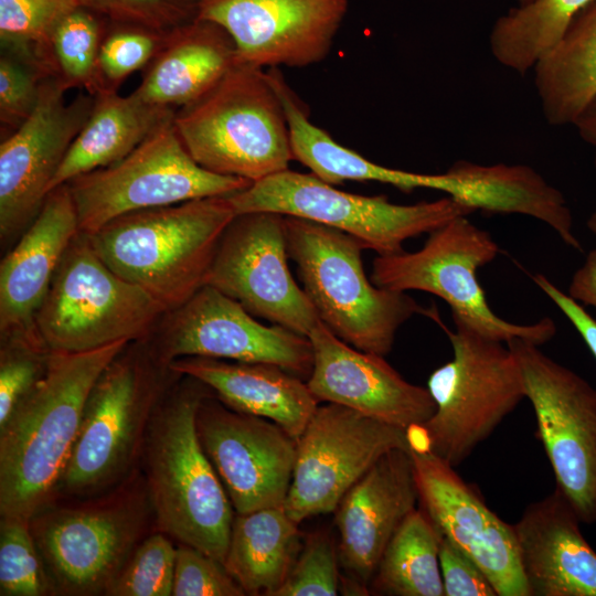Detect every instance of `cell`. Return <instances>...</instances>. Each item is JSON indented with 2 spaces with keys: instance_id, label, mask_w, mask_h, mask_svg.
I'll return each instance as SVG.
<instances>
[{
  "instance_id": "obj_1",
  "label": "cell",
  "mask_w": 596,
  "mask_h": 596,
  "mask_svg": "<svg viewBox=\"0 0 596 596\" xmlns=\"http://www.w3.org/2000/svg\"><path fill=\"white\" fill-rule=\"evenodd\" d=\"M129 341L50 352L44 374L0 425V514L31 520L57 489L87 396Z\"/></svg>"
},
{
  "instance_id": "obj_2",
  "label": "cell",
  "mask_w": 596,
  "mask_h": 596,
  "mask_svg": "<svg viewBox=\"0 0 596 596\" xmlns=\"http://www.w3.org/2000/svg\"><path fill=\"white\" fill-rule=\"evenodd\" d=\"M209 392L201 381L181 374L158 403L142 455L158 526L223 563L235 515L196 432V412Z\"/></svg>"
},
{
  "instance_id": "obj_3",
  "label": "cell",
  "mask_w": 596,
  "mask_h": 596,
  "mask_svg": "<svg viewBox=\"0 0 596 596\" xmlns=\"http://www.w3.org/2000/svg\"><path fill=\"white\" fill-rule=\"evenodd\" d=\"M235 215L227 196H211L130 212L88 235L110 269L169 311L205 286Z\"/></svg>"
},
{
  "instance_id": "obj_4",
  "label": "cell",
  "mask_w": 596,
  "mask_h": 596,
  "mask_svg": "<svg viewBox=\"0 0 596 596\" xmlns=\"http://www.w3.org/2000/svg\"><path fill=\"white\" fill-rule=\"evenodd\" d=\"M286 216V215H285ZM289 258L320 321L353 348L387 355L402 324L428 316L405 291L375 286L364 272L363 244L337 228L286 216Z\"/></svg>"
},
{
  "instance_id": "obj_5",
  "label": "cell",
  "mask_w": 596,
  "mask_h": 596,
  "mask_svg": "<svg viewBox=\"0 0 596 596\" xmlns=\"http://www.w3.org/2000/svg\"><path fill=\"white\" fill-rule=\"evenodd\" d=\"M173 125L195 162L214 173L256 182L294 160L284 106L266 72L247 64L178 109Z\"/></svg>"
},
{
  "instance_id": "obj_6",
  "label": "cell",
  "mask_w": 596,
  "mask_h": 596,
  "mask_svg": "<svg viewBox=\"0 0 596 596\" xmlns=\"http://www.w3.org/2000/svg\"><path fill=\"white\" fill-rule=\"evenodd\" d=\"M174 374L146 340L129 342L93 385L58 486L73 496L106 489L129 472Z\"/></svg>"
},
{
  "instance_id": "obj_7",
  "label": "cell",
  "mask_w": 596,
  "mask_h": 596,
  "mask_svg": "<svg viewBox=\"0 0 596 596\" xmlns=\"http://www.w3.org/2000/svg\"><path fill=\"white\" fill-rule=\"evenodd\" d=\"M432 319L447 334L453 359L427 380L436 409L422 427L428 449L455 468L526 398L525 389L519 362L505 342L457 319L450 330L437 311Z\"/></svg>"
},
{
  "instance_id": "obj_8",
  "label": "cell",
  "mask_w": 596,
  "mask_h": 596,
  "mask_svg": "<svg viewBox=\"0 0 596 596\" xmlns=\"http://www.w3.org/2000/svg\"><path fill=\"white\" fill-rule=\"evenodd\" d=\"M166 312L147 291L110 269L89 235L79 231L36 313L35 330L50 351L84 352L146 340Z\"/></svg>"
},
{
  "instance_id": "obj_9",
  "label": "cell",
  "mask_w": 596,
  "mask_h": 596,
  "mask_svg": "<svg viewBox=\"0 0 596 596\" xmlns=\"http://www.w3.org/2000/svg\"><path fill=\"white\" fill-rule=\"evenodd\" d=\"M499 252L489 232L473 224L468 215H460L429 233L416 252L377 255L371 280L391 290L433 294L450 307L453 319L489 338L505 343L524 339L541 347L556 334L552 318L544 317L530 324L509 322L496 315L487 301L477 273Z\"/></svg>"
},
{
  "instance_id": "obj_10",
  "label": "cell",
  "mask_w": 596,
  "mask_h": 596,
  "mask_svg": "<svg viewBox=\"0 0 596 596\" xmlns=\"http://www.w3.org/2000/svg\"><path fill=\"white\" fill-rule=\"evenodd\" d=\"M235 213L275 212L342 231L379 256L403 252V244L429 234L472 211L445 196L415 204H395L384 195L366 196L336 189L312 173L284 170L227 196Z\"/></svg>"
},
{
  "instance_id": "obj_11",
  "label": "cell",
  "mask_w": 596,
  "mask_h": 596,
  "mask_svg": "<svg viewBox=\"0 0 596 596\" xmlns=\"http://www.w3.org/2000/svg\"><path fill=\"white\" fill-rule=\"evenodd\" d=\"M252 183L214 173L196 163L181 142L173 119L124 159L67 182L79 231L86 234L130 212L228 196Z\"/></svg>"
},
{
  "instance_id": "obj_12",
  "label": "cell",
  "mask_w": 596,
  "mask_h": 596,
  "mask_svg": "<svg viewBox=\"0 0 596 596\" xmlns=\"http://www.w3.org/2000/svg\"><path fill=\"white\" fill-rule=\"evenodd\" d=\"M137 486L91 504L36 513L30 520L54 590L106 594L139 544L152 509L147 486Z\"/></svg>"
},
{
  "instance_id": "obj_13",
  "label": "cell",
  "mask_w": 596,
  "mask_h": 596,
  "mask_svg": "<svg viewBox=\"0 0 596 596\" xmlns=\"http://www.w3.org/2000/svg\"><path fill=\"white\" fill-rule=\"evenodd\" d=\"M507 344L519 362L556 487L582 523H595L596 387L531 341L512 339Z\"/></svg>"
},
{
  "instance_id": "obj_14",
  "label": "cell",
  "mask_w": 596,
  "mask_h": 596,
  "mask_svg": "<svg viewBox=\"0 0 596 596\" xmlns=\"http://www.w3.org/2000/svg\"><path fill=\"white\" fill-rule=\"evenodd\" d=\"M255 318L236 300L205 285L167 311L146 342L166 366L180 358L205 356L275 364L308 379L313 366L309 338Z\"/></svg>"
},
{
  "instance_id": "obj_15",
  "label": "cell",
  "mask_w": 596,
  "mask_h": 596,
  "mask_svg": "<svg viewBox=\"0 0 596 596\" xmlns=\"http://www.w3.org/2000/svg\"><path fill=\"white\" fill-rule=\"evenodd\" d=\"M396 448L409 450L406 429L340 404L319 405L296 439L287 514L299 523L336 511L347 491Z\"/></svg>"
},
{
  "instance_id": "obj_16",
  "label": "cell",
  "mask_w": 596,
  "mask_h": 596,
  "mask_svg": "<svg viewBox=\"0 0 596 596\" xmlns=\"http://www.w3.org/2000/svg\"><path fill=\"white\" fill-rule=\"evenodd\" d=\"M288 258L285 215L236 214L222 234L205 285L254 317L308 337L320 319L295 281Z\"/></svg>"
},
{
  "instance_id": "obj_17",
  "label": "cell",
  "mask_w": 596,
  "mask_h": 596,
  "mask_svg": "<svg viewBox=\"0 0 596 596\" xmlns=\"http://www.w3.org/2000/svg\"><path fill=\"white\" fill-rule=\"evenodd\" d=\"M52 76L40 89L32 114L0 143V238L15 243L40 212L51 182L86 123L94 96L72 102Z\"/></svg>"
},
{
  "instance_id": "obj_18",
  "label": "cell",
  "mask_w": 596,
  "mask_h": 596,
  "mask_svg": "<svg viewBox=\"0 0 596 596\" xmlns=\"http://www.w3.org/2000/svg\"><path fill=\"white\" fill-rule=\"evenodd\" d=\"M196 432L235 513L284 505L296 460V439L284 428L230 408L210 390Z\"/></svg>"
},
{
  "instance_id": "obj_19",
  "label": "cell",
  "mask_w": 596,
  "mask_h": 596,
  "mask_svg": "<svg viewBox=\"0 0 596 596\" xmlns=\"http://www.w3.org/2000/svg\"><path fill=\"white\" fill-rule=\"evenodd\" d=\"M198 18L232 36L238 63L307 67L323 61L349 0H196Z\"/></svg>"
},
{
  "instance_id": "obj_20",
  "label": "cell",
  "mask_w": 596,
  "mask_h": 596,
  "mask_svg": "<svg viewBox=\"0 0 596 596\" xmlns=\"http://www.w3.org/2000/svg\"><path fill=\"white\" fill-rule=\"evenodd\" d=\"M418 501L441 535L481 568L499 596H531L513 524L429 449L411 446Z\"/></svg>"
},
{
  "instance_id": "obj_21",
  "label": "cell",
  "mask_w": 596,
  "mask_h": 596,
  "mask_svg": "<svg viewBox=\"0 0 596 596\" xmlns=\"http://www.w3.org/2000/svg\"><path fill=\"white\" fill-rule=\"evenodd\" d=\"M308 338L313 366L307 384L319 402L336 403L408 430L436 405L427 387L407 382L384 356L353 348L319 321Z\"/></svg>"
},
{
  "instance_id": "obj_22",
  "label": "cell",
  "mask_w": 596,
  "mask_h": 596,
  "mask_svg": "<svg viewBox=\"0 0 596 596\" xmlns=\"http://www.w3.org/2000/svg\"><path fill=\"white\" fill-rule=\"evenodd\" d=\"M418 489L409 450L384 454L343 496L336 509L339 562L366 585L405 518L416 509Z\"/></svg>"
},
{
  "instance_id": "obj_23",
  "label": "cell",
  "mask_w": 596,
  "mask_h": 596,
  "mask_svg": "<svg viewBox=\"0 0 596 596\" xmlns=\"http://www.w3.org/2000/svg\"><path fill=\"white\" fill-rule=\"evenodd\" d=\"M79 232L67 183L49 192L0 264V336H38L35 317L57 267Z\"/></svg>"
},
{
  "instance_id": "obj_24",
  "label": "cell",
  "mask_w": 596,
  "mask_h": 596,
  "mask_svg": "<svg viewBox=\"0 0 596 596\" xmlns=\"http://www.w3.org/2000/svg\"><path fill=\"white\" fill-rule=\"evenodd\" d=\"M581 523L555 486L513 524L531 596H596V552Z\"/></svg>"
},
{
  "instance_id": "obj_25",
  "label": "cell",
  "mask_w": 596,
  "mask_h": 596,
  "mask_svg": "<svg viewBox=\"0 0 596 596\" xmlns=\"http://www.w3.org/2000/svg\"><path fill=\"white\" fill-rule=\"evenodd\" d=\"M168 368L201 381L230 408L276 423L295 439L320 403L307 381L275 364L184 356Z\"/></svg>"
},
{
  "instance_id": "obj_26",
  "label": "cell",
  "mask_w": 596,
  "mask_h": 596,
  "mask_svg": "<svg viewBox=\"0 0 596 596\" xmlns=\"http://www.w3.org/2000/svg\"><path fill=\"white\" fill-rule=\"evenodd\" d=\"M237 63L228 32L198 18L170 33L132 93L152 105L178 110L203 96Z\"/></svg>"
},
{
  "instance_id": "obj_27",
  "label": "cell",
  "mask_w": 596,
  "mask_h": 596,
  "mask_svg": "<svg viewBox=\"0 0 596 596\" xmlns=\"http://www.w3.org/2000/svg\"><path fill=\"white\" fill-rule=\"evenodd\" d=\"M177 110L152 105L134 93H99L92 111L54 175L50 191L72 179L116 163L135 150Z\"/></svg>"
},
{
  "instance_id": "obj_28",
  "label": "cell",
  "mask_w": 596,
  "mask_h": 596,
  "mask_svg": "<svg viewBox=\"0 0 596 596\" xmlns=\"http://www.w3.org/2000/svg\"><path fill=\"white\" fill-rule=\"evenodd\" d=\"M545 120L574 125L596 96V0L582 8L534 67Z\"/></svg>"
},
{
  "instance_id": "obj_29",
  "label": "cell",
  "mask_w": 596,
  "mask_h": 596,
  "mask_svg": "<svg viewBox=\"0 0 596 596\" xmlns=\"http://www.w3.org/2000/svg\"><path fill=\"white\" fill-rule=\"evenodd\" d=\"M284 505L235 513L224 566L246 595L273 596L299 550L300 533Z\"/></svg>"
},
{
  "instance_id": "obj_30",
  "label": "cell",
  "mask_w": 596,
  "mask_h": 596,
  "mask_svg": "<svg viewBox=\"0 0 596 596\" xmlns=\"http://www.w3.org/2000/svg\"><path fill=\"white\" fill-rule=\"evenodd\" d=\"M441 538L422 508L412 511L381 556L374 573V588L395 596H444L439 566Z\"/></svg>"
},
{
  "instance_id": "obj_31",
  "label": "cell",
  "mask_w": 596,
  "mask_h": 596,
  "mask_svg": "<svg viewBox=\"0 0 596 596\" xmlns=\"http://www.w3.org/2000/svg\"><path fill=\"white\" fill-rule=\"evenodd\" d=\"M592 0H534L500 17L490 33L493 57L519 74L535 63L561 38L572 18Z\"/></svg>"
},
{
  "instance_id": "obj_32",
  "label": "cell",
  "mask_w": 596,
  "mask_h": 596,
  "mask_svg": "<svg viewBox=\"0 0 596 596\" xmlns=\"http://www.w3.org/2000/svg\"><path fill=\"white\" fill-rule=\"evenodd\" d=\"M108 21L78 6L54 28L40 56L65 92L78 88L93 96L97 57Z\"/></svg>"
},
{
  "instance_id": "obj_33",
  "label": "cell",
  "mask_w": 596,
  "mask_h": 596,
  "mask_svg": "<svg viewBox=\"0 0 596 596\" xmlns=\"http://www.w3.org/2000/svg\"><path fill=\"white\" fill-rule=\"evenodd\" d=\"M171 32L108 21L97 57L93 96L118 92L128 76L142 72L152 62Z\"/></svg>"
},
{
  "instance_id": "obj_34",
  "label": "cell",
  "mask_w": 596,
  "mask_h": 596,
  "mask_svg": "<svg viewBox=\"0 0 596 596\" xmlns=\"http://www.w3.org/2000/svg\"><path fill=\"white\" fill-rule=\"evenodd\" d=\"M50 76L52 75L35 46L1 41L0 121L6 136L32 114L41 85Z\"/></svg>"
},
{
  "instance_id": "obj_35",
  "label": "cell",
  "mask_w": 596,
  "mask_h": 596,
  "mask_svg": "<svg viewBox=\"0 0 596 596\" xmlns=\"http://www.w3.org/2000/svg\"><path fill=\"white\" fill-rule=\"evenodd\" d=\"M52 590L30 520L1 518L0 595L43 596Z\"/></svg>"
},
{
  "instance_id": "obj_36",
  "label": "cell",
  "mask_w": 596,
  "mask_h": 596,
  "mask_svg": "<svg viewBox=\"0 0 596 596\" xmlns=\"http://www.w3.org/2000/svg\"><path fill=\"white\" fill-rule=\"evenodd\" d=\"M175 551L163 533L151 534L138 544L105 595H172Z\"/></svg>"
},
{
  "instance_id": "obj_37",
  "label": "cell",
  "mask_w": 596,
  "mask_h": 596,
  "mask_svg": "<svg viewBox=\"0 0 596 596\" xmlns=\"http://www.w3.org/2000/svg\"><path fill=\"white\" fill-rule=\"evenodd\" d=\"M50 352L38 336L1 338L0 425L42 377Z\"/></svg>"
},
{
  "instance_id": "obj_38",
  "label": "cell",
  "mask_w": 596,
  "mask_h": 596,
  "mask_svg": "<svg viewBox=\"0 0 596 596\" xmlns=\"http://www.w3.org/2000/svg\"><path fill=\"white\" fill-rule=\"evenodd\" d=\"M340 586L338 549L328 534L310 536L273 596H336Z\"/></svg>"
},
{
  "instance_id": "obj_39",
  "label": "cell",
  "mask_w": 596,
  "mask_h": 596,
  "mask_svg": "<svg viewBox=\"0 0 596 596\" xmlns=\"http://www.w3.org/2000/svg\"><path fill=\"white\" fill-rule=\"evenodd\" d=\"M81 4V0H0L1 41L45 46L57 23Z\"/></svg>"
},
{
  "instance_id": "obj_40",
  "label": "cell",
  "mask_w": 596,
  "mask_h": 596,
  "mask_svg": "<svg viewBox=\"0 0 596 596\" xmlns=\"http://www.w3.org/2000/svg\"><path fill=\"white\" fill-rule=\"evenodd\" d=\"M107 20L169 32L198 19L196 0H81Z\"/></svg>"
},
{
  "instance_id": "obj_41",
  "label": "cell",
  "mask_w": 596,
  "mask_h": 596,
  "mask_svg": "<svg viewBox=\"0 0 596 596\" xmlns=\"http://www.w3.org/2000/svg\"><path fill=\"white\" fill-rule=\"evenodd\" d=\"M173 596H243L244 589L224 564L180 543L175 551Z\"/></svg>"
},
{
  "instance_id": "obj_42",
  "label": "cell",
  "mask_w": 596,
  "mask_h": 596,
  "mask_svg": "<svg viewBox=\"0 0 596 596\" xmlns=\"http://www.w3.org/2000/svg\"><path fill=\"white\" fill-rule=\"evenodd\" d=\"M439 566L446 596H497L481 568L461 549L441 538Z\"/></svg>"
},
{
  "instance_id": "obj_43",
  "label": "cell",
  "mask_w": 596,
  "mask_h": 596,
  "mask_svg": "<svg viewBox=\"0 0 596 596\" xmlns=\"http://www.w3.org/2000/svg\"><path fill=\"white\" fill-rule=\"evenodd\" d=\"M532 280L570 320L596 359V320L584 305L562 291L542 274L532 275Z\"/></svg>"
},
{
  "instance_id": "obj_44",
  "label": "cell",
  "mask_w": 596,
  "mask_h": 596,
  "mask_svg": "<svg viewBox=\"0 0 596 596\" xmlns=\"http://www.w3.org/2000/svg\"><path fill=\"white\" fill-rule=\"evenodd\" d=\"M567 294L582 305L596 309V248L588 252L582 266L573 274Z\"/></svg>"
},
{
  "instance_id": "obj_45",
  "label": "cell",
  "mask_w": 596,
  "mask_h": 596,
  "mask_svg": "<svg viewBox=\"0 0 596 596\" xmlns=\"http://www.w3.org/2000/svg\"><path fill=\"white\" fill-rule=\"evenodd\" d=\"M574 126L585 142L596 147V96L578 116Z\"/></svg>"
},
{
  "instance_id": "obj_46",
  "label": "cell",
  "mask_w": 596,
  "mask_h": 596,
  "mask_svg": "<svg viewBox=\"0 0 596 596\" xmlns=\"http://www.w3.org/2000/svg\"><path fill=\"white\" fill-rule=\"evenodd\" d=\"M587 227L596 235V211L588 217Z\"/></svg>"
},
{
  "instance_id": "obj_47",
  "label": "cell",
  "mask_w": 596,
  "mask_h": 596,
  "mask_svg": "<svg viewBox=\"0 0 596 596\" xmlns=\"http://www.w3.org/2000/svg\"><path fill=\"white\" fill-rule=\"evenodd\" d=\"M534 0H519V6H524V4H528L530 2H532Z\"/></svg>"
},
{
  "instance_id": "obj_48",
  "label": "cell",
  "mask_w": 596,
  "mask_h": 596,
  "mask_svg": "<svg viewBox=\"0 0 596 596\" xmlns=\"http://www.w3.org/2000/svg\"><path fill=\"white\" fill-rule=\"evenodd\" d=\"M594 164H595V172H596V156H595V161H594Z\"/></svg>"
}]
</instances>
